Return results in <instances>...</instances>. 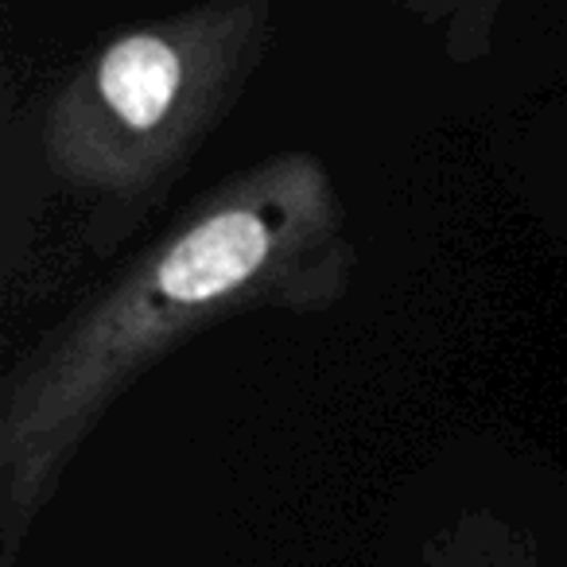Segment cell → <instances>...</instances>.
<instances>
[{"label": "cell", "mask_w": 567, "mask_h": 567, "mask_svg": "<svg viewBox=\"0 0 567 567\" xmlns=\"http://www.w3.org/2000/svg\"><path fill=\"white\" fill-rule=\"evenodd\" d=\"M354 268L347 203L316 152H276L198 195L4 378L0 564H17L86 440L172 350L260 311L334 308Z\"/></svg>", "instance_id": "1"}, {"label": "cell", "mask_w": 567, "mask_h": 567, "mask_svg": "<svg viewBox=\"0 0 567 567\" xmlns=\"http://www.w3.org/2000/svg\"><path fill=\"white\" fill-rule=\"evenodd\" d=\"M268 40L272 0H198L110 35L43 113L48 167L102 203H148L234 113Z\"/></svg>", "instance_id": "2"}, {"label": "cell", "mask_w": 567, "mask_h": 567, "mask_svg": "<svg viewBox=\"0 0 567 567\" xmlns=\"http://www.w3.org/2000/svg\"><path fill=\"white\" fill-rule=\"evenodd\" d=\"M435 567H528V556L517 536L502 533V528H497V536L494 533L474 536V525H471L466 528V540L443 544Z\"/></svg>", "instance_id": "3"}]
</instances>
